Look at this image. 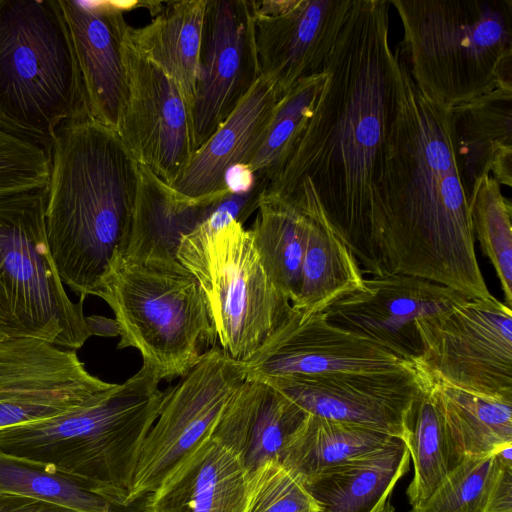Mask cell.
<instances>
[{
  "instance_id": "74e56055",
  "label": "cell",
  "mask_w": 512,
  "mask_h": 512,
  "mask_svg": "<svg viewBox=\"0 0 512 512\" xmlns=\"http://www.w3.org/2000/svg\"><path fill=\"white\" fill-rule=\"evenodd\" d=\"M0 512H79L43 500L0 492Z\"/></svg>"
},
{
  "instance_id": "d4e9b609",
  "label": "cell",
  "mask_w": 512,
  "mask_h": 512,
  "mask_svg": "<svg viewBox=\"0 0 512 512\" xmlns=\"http://www.w3.org/2000/svg\"><path fill=\"white\" fill-rule=\"evenodd\" d=\"M410 455L400 438L312 477L304 483L319 512H373L408 472Z\"/></svg>"
},
{
  "instance_id": "ba28073f",
  "label": "cell",
  "mask_w": 512,
  "mask_h": 512,
  "mask_svg": "<svg viewBox=\"0 0 512 512\" xmlns=\"http://www.w3.org/2000/svg\"><path fill=\"white\" fill-rule=\"evenodd\" d=\"M46 188L0 196V341L32 338L77 351L93 333L67 294L45 230Z\"/></svg>"
},
{
  "instance_id": "836d02e7",
  "label": "cell",
  "mask_w": 512,
  "mask_h": 512,
  "mask_svg": "<svg viewBox=\"0 0 512 512\" xmlns=\"http://www.w3.org/2000/svg\"><path fill=\"white\" fill-rule=\"evenodd\" d=\"M326 80L323 71L299 80L279 100L263 141L248 164L253 174L267 178L278 167L307 122Z\"/></svg>"
},
{
  "instance_id": "ac0fdd59",
  "label": "cell",
  "mask_w": 512,
  "mask_h": 512,
  "mask_svg": "<svg viewBox=\"0 0 512 512\" xmlns=\"http://www.w3.org/2000/svg\"><path fill=\"white\" fill-rule=\"evenodd\" d=\"M352 0L252 1L261 75L288 91L323 72Z\"/></svg>"
},
{
  "instance_id": "f35d334b",
  "label": "cell",
  "mask_w": 512,
  "mask_h": 512,
  "mask_svg": "<svg viewBox=\"0 0 512 512\" xmlns=\"http://www.w3.org/2000/svg\"><path fill=\"white\" fill-rule=\"evenodd\" d=\"M373 512H395V508L392 505L390 498L381 502V504Z\"/></svg>"
},
{
  "instance_id": "3957f363",
  "label": "cell",
  "mask_w": 512,
  "mask_h": 512,
  "mask_svg": "<svg viewBox=\"0 0 512 512\" xmlns=\"http://www.w3.org/2000/svg\"><path fill=\"white\" fill-rule=\"evenodd\" d=\"M49 156L46 239L63 284L84 301L128 244L138 163L118 133L89 114L58 128Z\"/></svg>"
},
{
  "instance_id": "5bb4252c",
  "label": "cell",
  "mask_w": 512,
  "mask_h": 512,
  "mask_svg": "<svg viewBox=\"0 0 512 512\" xmlns=\"http://www.w3.org/2000/svg\"><path fill=\"white\" fill-rule=\"evenodd\" d=\"M466 299L424 278L384 274L364 278L362 288L336 300L322 313L329 323L415 366L422 354L417 321L447 312Z\"/></svg>"
},
{
  "instance_id": "83f0119b",
  "label": "cell",
  "mask_w": 512,
  "mask_h": 512,
  "mask_svg": "<svg viewBox=\"0 0 512 512\" xmlns=\"http://www.w3.org/2000/svg\"><path fill=\"white\" fill-rule=\"evenodd\" d=\"M425 375L451 443L462 460L494 454L512 445V397L464 390Z\"/></svg>"
},
{
  "instance_id": "44dd1931",
  "label": "cell",
  "mask_w": 512,
  "mask_h": 512,
  "mask_svg": "<svg viewBox=\"0 0 512 512\" xmlns=\"http://www.w3.org/2000/svg\"><path fill=\"white\" fill-rule=\"evenodd\" d=\"M247 477L238 457L209 436L145 496L142 512H245Z\"/></svg>"
},
{
  "instance_id": "d590c367",
  "label": "cell",
  "mask_w": 512,
  "mask_h": 512,
  "mask_svg": "<svg viewBox=\"0 0 512 512\" xmlns=\"http://www.w3.org/2000/svg\"><path fill=\"white\" fill-rule=\"evenodd\" d=\"M245 512H319L303 482L278 460L247 477Z\"/></svg>"
},
{
  "instance_id": "7402d4cb",
  "label": "cell",
  "mask_w": 512,
  "mask_h": 512,
  "mask_svg": "<svg viewBox=\"0 0 512 512\" xmlns=\"http://www.w3.org/2000/svg\"><path fill=\"white\" fill-rule=\"evenodd\" d=\"M306 415L269 384L246 379L211 436L232 451L249 474L269 460H280L288 438Z\"/></svg>"
},
{
  "instance_id": "e575fe53",
  "label": "cell",
  "mask_w": 512,
  "mask_h": 512,
  "mask_svg": "<svg viewBox=\"0 0 512 512\" xmlns=\"http://www.w3.org/2000/svg\"><path fill=\"white\" fill-rule=\"evenodd\" d=\"M500 464L497 453L464 458L410 512H483Z\"/></svg>"
},
{
  "instance_id": "7c38bea8",
  "label": "cell",
  "mask_w": 512,
  "mask_h": 512,
  "mask_svg": "<svg viewBox=\"0 0 512 512\" xmlns=\"http://www.w3.org/2000/svg\"><path fill=\"white\" fill-rule=\"evenodd\" d=\"M116 384L86 369L77 351L46 341H0V429L92 405Z\"/></svg>"
},
{
  "instance_id": "f546056e",
  "label": "cell",
  "mask_w": 512,
  "mask_h": 512,
  "mask_svg": "<svg viewBox=\"0 0 512 512\" xmlns=\"http://www.w3.org/2000/svg\"><path fill=\"white\" fill-rule=\"evenodd\" d=\"M396 438L340 421L307 414L288 438L280 462L303 484L312 477Z\"/></svg>"
},
{
  "instance_id": "1f68e13d",
  "label": "cell",
  "mask_w": 512,
  "mask_h": 512,
  "mask_svg": "<svg viewBox=\"0 0 512 512\" xmlns=\"http://www.w3.org/2000/svg\"><path fill=\"white\" fill-rule=\"evenodd\" d=\"M474 238L493 265L504 293V303L512 308V205L500 184L489 174L478 177L468 197Z\"/></svg>"
},
{
  "instance_id": "484cf974",
  "label": "cell",
  "mask_w": 512,
  "mask_h": 512,
  "mask_svg": "<svg viewBox=\"0 0 512 512\" xmlns=\"http://www.w3.org/2000/svg\"><path fill=\"white\" fill-rule=\"evenodd\" d=\"M153 18L129 27L133 44L176 83L192 109L199 76L207 0L153 2Z\"/></svg>"
},
{
  "instance_id": "52a82bcc",
  "label": "cell",
  "mask_w": 512,
  "mask_h": 512,
  "mask_svg": "<svg viewBox=\"0 0 512 512\" xmlns=\"http://www.w3.org/2000/svg\"><path fill=\"white\" fill-rule=\"evenodd\" d=\"M96 296L112 309L120 341L134 348L156 378L184 377L217 333L196 278L178 261L113 257Z\"/></svg>"
},
{
  "instance_id": "7a4b0ae2",
  "label": "cell",
  "mask_w": 512,
  "mask_h": 512,
  "mask_svg": "<svg viewBox=\"0 0 512 512\" xmlns=\"http://www.w3.org/2000/svg\"><path fill=\"white\" fill-rule=\"evenodd\" d=\"M394 52L396 101L359 266L363 274L412 275L469 299L487 298L455 155L451 107L422 92Z\"/></svg>"
},
{
  "instance_id": "8992f818",
  "label": "cell",
  "mask_w": 512,
  "mask_h": 512,
  "mask_svg": "<svg viewBox=\"0 0 512 512\" xmlns=\"http://www.w3.org/2000/svg\"><path fill=\"white\" fill-rule=\"evenodd\" d=\"M79 114L89 112L59 1L0 0V131L50 154Z\"/></svg>"
},
{
  "instance_id": "2e32d148",
  "label": "cell",
  "mask_w": 512,
  "mask_h": 512,
  "mask_svg": "<svg viewBox=\"0 0 512 512\" xmlns=\"http://www.w3.org/2000/svg\"><path fill=\"white\" fill-rule=\"evenodd\" d=\"M243 364L247 379L259 381L415 367L372 341L329 323L323 313L305 312L292 305Z\"/></svg>"
},
{
  "instance_id": "5b68a950",
  "label": "cell",
  "mask_w": 512,
  "mask_h": 512,
  "mask_svg": "<svg viewBox=\"0 0 512 512\" xmlns=\"http://www.w3.org/2000/svg\"><path fill=\"white\" fill-rule=\"evenodd\" d=\"M395 49L412 81L446 106L512 87V0H392Z\"/></svg>"
},
{
  "instance_id": "6da1fadb",
  "label": "cell",
  "mask_w": 512,
  "mask_h": 512,
  "mask_svg": "<svg viewBox=\"0 0 512 512\" xmlns=\"http://www.w3.org/2000/svg\"><path fill=\"white\" fill-rule=\"evenodd\" d=\"M390 6L387 0H352L324 63L322 92L265 190L297 208L319 204L359 264L396 101Z\"/></svg>"
},
{
  "instance_id": "e0dca14e",
  "label": "cell",
  "mask_w": 512,
  "mask_h": 512,
  "mask_svg": "<svg viewBox=\"0 0 512 512\" xmlns=\"http://www.w3.org/2000/svg\"><path fill=\"white\" fill-rule=\"evenodd\" d=\"M262 382L307 414L362 426L404 440L423 375L416 367H408Z\"/></svg>"
},
{
  "instance_id": "9a60e30c",
  "label": "cell",
  "mask_w": 512,
  "mask_h": 512,
  "mask_svg": "<svg viewBox=\"0 0 512 512\" xmlns=\"http://www.w3.org/2000/svg\"><path fill=\"white\" fill-rule=\"evenodd\" d=\"M261 72L249 0H207L191 109L195 152L248 94Z\"/></svg>"
},
{
  "instance_id": "d6a6232c",
  "label": "cell",
  "mask_w": 512,
  "mask_h": 512,
  "mask_svg": "<svg viewBox=\"0 0 512 512\" xmlns=\"http://www.w3.org/2000/svg\"><path fill=\"white\" fill-rule=\"evenodd\" d=\"M0 492L43 500L79 512H114L101 496L42 463L0 451Z\"/></svg>"
},
{
  "instance_id": "9c48e42d",
  "label": "cell",
  "mask_w": 512,
  "mask_h": 512,
  "mask_svg": "<svg viewBox=\"0 0 512 512\" xmlns=\"http://www.w3.org/2000/svg\"><path fill=\"white\" fill-rule=\"evenodd\" d=\"M176 257L201 287L219 346L249 360L291 309L264 270L250 230L236 220L220 227L204 221L181 237Z\"/></svg>"
},
{
  "instance_id": "4316f807",
  "label": "cell",
  "mask_w": 512,
  "mask_h": 512,
  "mask_svg": "<svg viewBox=\"0 0 512 512\" xmlns=\"http://www.w3.org/2000/svg\"><path fill=\"white\" fill-rule=\"evenodd\" d=\"M311 223L304 252L301 283L293 308L322 313L341 297L363 287L359 263L342 233L314 201L300 208Z\"/></svg>"
},
{
  "instance_id": "277c9868",
  "label": "cell",
  "mask_w": 512,
  "mask_h": 512,
  "mask_svg": "<svg viewBox=\"0 0 512 512\" xmlns=\"http://www.w3.org/2000/svg\"><path fill=\"white\" fill-rule=\"evenodd\" d=\"M159 382L142 366L92 405L0 429V451L42 463L126 507L142 445L167 395Z\"/></svg>"
},
{
  "instance_id": "d6986e66",
  "label": "cell",
  "mask_w": 512,
  "mask_h": 512,
  "mask_svg": "<svg viewBox=\"0 0 512 512\" xmlns=\"http://www.w3.org/2000/svg\"><path fill=\"white\" fill-rule=\"evenodd\" d=\"M77 60L85 104L97 122L117 131L127 94L124 4L58 0Z\"/></svg>"
},
{
  "instance_id": "ffe728a7",
  "label": "cell",
  "mask_w": 512,
  "mask_h": 512,
  "mask_svg": "<svg viewBox=\"0 0 512 512\" xmlns=\"http://www.w3.org/2000/svg\"><path fill=\"white\" fill-rule=\"evenodd\" d=\"M284 93L274 80L261 75L170 185L192 199L230 193L225 183L227 172L235 166H248Z\"/></svg>"
},
{
  "instance_id": "4dcf8cb0",
  "label": "cell",
  "mask_w": 512,
  "mask_h": 512,
  "mask_svg": "<svg viewBox=\"0 0 512 512\" xmlns=\"http://www.w3.org/2000/svg\"><path fill=\"white\" fill-rule=\"evenodd\" d=\"M419 370V369H418ZM411 409L405 443L413 464L406 494L411 507L424 501L462 461L446 431L428 377Z\"/></svg>"
},
{
  "instance_id": "f1b7e54d",
  "label": "cell",
  "mask_w": 512,
  "mask_h": 512,
  "mask_svg": "<svg viewBox=\"0 0 512 512\" xmlns=\"http://www.w3.org/2000/svg\"><path fill=\"white\" fill-rule=\"evenodd\" d=\"M310 223L302 210L264 191L249 229L264 270L291 305L300 289Z\"/></svg>"
},
{
  "instance_id": "8fae6325",
  "label": "cell",
  "mask_w": 512,
  "mask_h": 512,
  "mask_svg": "<svg viewBox=\"0 0 512 512\" xmlns=\"http://www.w3.org/2000/svg\"><path fill=\"white\" fill-rule=\"evenodd\" d=\"M246 379L243 362L216 345L167 389L161 411L142 445L126 507L151 493L180 459L212 435Z\"/></svg>"
},
{
  "instance_id": "30bf717a",
  "label": "cell",
  "mask_w": 512,
  "mask_h": 512,
  "mask_svg": "<svg viewBox=\"0 0 512 512\" xmlns=\"http://www.w3.org/2000/svg\"><path fill=\"white\" fill-rule=\"evenodd\" d=\"M415 367L464 390L512 397V310L490 295L419 319Z\"/></svg>"
},
{
  "instance_id": "4fadbf2b",
  "label": "cell",
  "mask_w": 512,
  "mask_h": 512,
  "mask_svg": "<svg viewBox=\"0 0 512 512\" xmlns=\"http://www.w3.org/2000/svg\"><path fill=\"white\" fill-rule=\"evenodd\" d=\"M124 57L127 94L116 132L137 163L171 184L195 153L191 107L173 79L133 44L129 28Z\"/></svg>"
},
{
  "instance_id": "8d00e7d4",
  "label": "cell",
  "mask_w": 512,
  "mask_h": 512,
  "mask_svg": "<svg viewBox=\"0 0 512 512\" xmlns=\"http://www.w3.org/2000/svg\"><path fill=\"white\" fill-rule=\"evenodd\" d=\"M49 173L44 149L0 131V196L46 188Z\"/></svg>"
},
{
  "instance_id": "cb8c5ba5",
  "label": "cell",
  "mask_w": 512,
  "mask_h": 512,
  "mask_svg": "<svg viewBox=\"0 0 512 512\" xmlns=\"http://www.w3.org/2000/svg\"><path fill=\"white\" fill-rule=\"evenodd\" d=\"M451 109L455 155L467 197L491 175L512 186V87L499 86Z\"/></svg>"
},
{
  "instance_id": "603a6c76",
  "label": "cell",
  "mask_w": 512,
  "mask_h": 512,
  "mask_svg": "<svg viewBox=\"0 0 512 512\" xmlns=\"http://www.w3.org/2000/svg\"><path fill=\"white\" fill-rule=\"evenodd\" d=\"M137 174L131 231L122 254L140 262L176 260L181 237L206 221L227 194L192 199L139 163Z\"/></svg>"
}]
</instances>
